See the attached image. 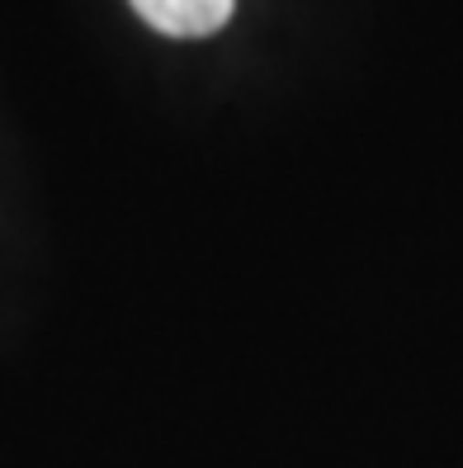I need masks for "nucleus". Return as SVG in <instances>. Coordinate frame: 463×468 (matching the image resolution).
Returning a JSON list of instances; mask_svg holds the SVG:
<instances>
[{
  "instance_id": "obj_1",
  "label": "nucleus",
  "mask_w": 463,
  "mask_h": 468,
  "mask_svg": "<svg viewBox=\"0 0 463 468\" xmlns=\"http://www.w3.org/2000/svg\"><path fill=\"white\" fill-rule=\"evenodd\" d=\"M128 5L166 38H208L232 19L237 0H128Z\"/></svg>"
}]
</instances>
